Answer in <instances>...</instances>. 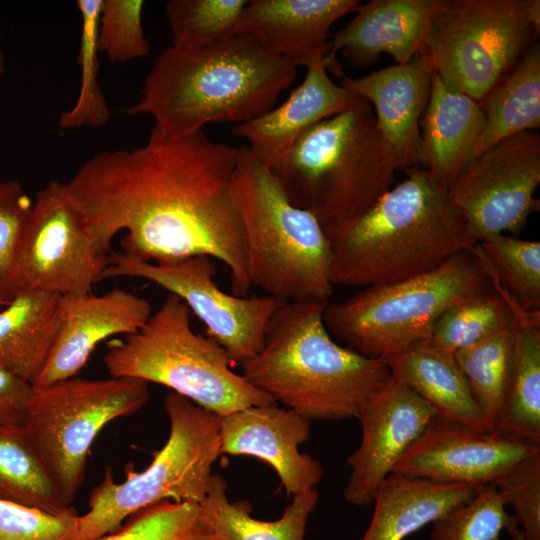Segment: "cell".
Masks as SVG:
<instances>
[{"instance_id": "8fae6325", "label": "cell", "mask_w": 540, "mask_h": 540, "mask_svg": "<svg viewBox=\"0 0 540 540\" xmlns=\"http://www.w3.org/2000/svg\"><path fill=\"white\" fill-rule=\"evenodd\" d=\"M529 0H442L420 53L451 88L482 103L537 42Z\"/></svg>"}, {"instance_id": "cb8c5ba5", "label": "cell", "mask_w": 540, "mask_h": 540, "mask_svg": "<svg viewBox=\"0 0 540 540\" xmlns=\"http://www.w3.org/2000/svg\"><path fill=\"white\" fill-rule=\"evenodd\" d=\"M387 364L391 378L424 399L437 417L480 431L494 430L474 401L454 354L425 340Z\"/></svg>"}, {"instance_id": "f35d334b", "label": "cell", "mask_w": 540, "mask_h": 540, "mask_svg": "<svg viewBox=\"0 0 540 540\" xmlns=\"http://www.w3.org/2000/svg\"><path fill=\"white\" fill-rule=\"evenodd\" d=\"M79 517L73 506L51 513L0 499V540H78Z\"/></svg>"}, {"instance_id": "7a4b0ae2", "label": "cell", "mask_w": 540, "mask_h": 540, "mask_svg": "<svg viewBox=\"0 0 540 540\" xmlns=\"http://www.w3.org/2000/svg\"><path fill=\"white\" fill-rule=\"evenodd\" d=\"M297 67L249 34L197 48L171 45L155 59L140 99L122 112L150 116L153 129L169 136L187 135L210 123H246L274 108L295 80Z\"/></svg>"}, {"instance_id": "d6a6232c", "label": "cell", "mask_w": 540, "mask_h": 540, "mask_svg": "<svg viewBox=\"0 0 540 540\" xmlns=\"http://www.w3.org/2000/svg\"><path fill=\"white\" fill-rule=\"evenodd\" d=\"M474 249L518 308L540 311L539 241L499 234L479 240Z\"/></svg>"}, {"instance_id": "bcb514c9", "label": "cell", "mask_w": 540, "mask_h": 540, "mask_svg": "<svg viewBox=\"0 0 540 540\" xmlns=\"http://www.w3.org/2000/svg\"><path fill=\"white\" fill-rule=\"evenodd\" d=\"M5 305H6V304H4V303H2V302L0 301V309H1L2 307H4Z\"/></svg>"}, {"instance_id": "4316f807", "label": "cell", "mask_w": 540, "mask_h": 540, "mask_svg": "<svg viewBox=\"0 0 540 540\" xmlns=\"http://www.w3.org/2000/svg\"><path fill=\"white\" fill-rule=\"evenodd\" d=\"M511 368L494 430L540 446V311L512 303Z\"/></svg>"}, {"instance_id": "6da1fadb", "label": "cell", "mask_w": 540, "mask_h": 540, "mask_svg": "<svg viewBox=\"0 0 540 540\" xmlns=\"http://www.w3.org/2000/svg\"><path fill=\"white\" fill-rule=\"evenodd\" d=\"M237 147L204 129L169 136L151 129L133 149L102 151L65 182L96 246L109 254L125 231L122 253L168 263L195 255L223 262L232 290L251 288L244 230L232 196Z\"/></svg>"}, {"instance_id": "603a6c76", "label": "cell", "mask_w": 540, "mask_h": 540, "mask_svg": "<svg viewBox=\"0 0 540 540\" xmlns=\"http://www.w3.org/2000/svg\"><path fill=\"white\" fill-rule=\"evenodd\" d=\"M483 126L480 103L433 72L429 101L419 123L420 167L447 188L475 158Z\"/></svg>"}, {"instance_id": "1f68e13d", "label": "cell", "mask_w": 540, "mask_h": 540, "mask_svg": "<svg viewBox=\"0 0 540 540\" xmlns=\"http://www.w3.org/2000/svg\"><path fill=\"white\" fill-rule=\"evenodd\" d=\"M512 326L454 353L474 401L493 429L511 368Z\"/></svg>"}, {"instance_id": "277c9868", "label": "cell", "mask_w": 540, "mask_h": 540, "mask_svg": "<svg viewBox=\"0 0 540 540\" xmlns=\"http://www.w3.org/2000/svg\"><path fill=\"white\" fill-rule=\"evenodd\" d=\"M404 172L402 182L330 239L334 285L368 287L408 279L479 242L446 187L421 167Z\"/></svg>"}, {"instance_id": "8d00e7d4", "label": "cell", "mask_w": 540, "mask_h": 540, "mask_svg": "<svg viewBox=\"0 0 540 540\" xmlns=\"http://www.w3.org/2000/svg\"><path fill=\"white\" fill-rule=\"evenodd\" d=\"M505 507L493 485L481 486L472 500L432 523L429 540H499L504 530L518 525Z\"/></svg>"}, {"instance_id": "60d3db41", "label": "cell", "mask_w": 540, "mask_h": 540, "mask_svg": "<svg viewBox=\"0 0 540 540\" xmlns=\"http://www.w3.org/2000/svg\"><path fill=\"white\" fill-rule=\"evenodd\" d=\"M32 205L19 181L0 182V301L6 305L16 294L11 271Z\"/></svg>"}, {"instance_id": "e0dca14e", "label": "cell", "mask_w": 540, "mask_h": 540, "mask_svg": "<svg viewBox=\"0 0 540 540\" xmlns=\"http://www.w3.org/2000/svg\"><path fill=\"white\" fill-rule=\"evenodd\" d=\"M310 427V420L277 403L250 406L221 417L220 452L266 462L294 497L316 489L323 476L321 464L298 450Z\"/></svg>"}, {"instance_id": "7c38bea8", "label": "cell", "mask_w": 540, "mask_h": 540, "mask_svg": "<svg viewBox=\"0 0 540 540\" xmlns=\"http://www.w3.org/2000/svg\"><path fill=\"white\" fill-rule=\"evenodd\" d=\"M109 254L94 243L65 182L51 180L33 201L12 266V287L15 293L61 297L91 293L104 279Z\"/></svg>"}, {"instance_id": "30bf717a", "label": "cell", "mask_w": 540, "mask_h": 540, "mask_svg": "<svg viewBox=\"0 0 540 540\" xmlns=\"http://www.w3.org/2000/svg\"><path fill=\"white\" fill-rule=\"evenodd\" d=\"M148 385L130 377L75 376L32 387L22 430L67 506H72L85 480L98 434L111 421L142 409L150 399Z\"/></svg>"}, {"instance_id": "ac0fdd59", "label": "cell", "mask_w": 540, "mask_h": 540, "mask_svg": "<svg viewBox=\"0 0 540 540\" xmlns=\"http://www.w3.org/2000/svg\"><path fill=\"white\" fill-rule=\"evenodd\" d=\"M151 314L147 299L124 289L62 297L58 336L31 386L45 387L75 377L99 343L135 333Z\"/></svg>"}, {"instance_id": "d4e9b609", "label": "cell", "mask_w": 540, "mask_h": 540, "mask_svg": "<svg viewBox=\"0 0 540 540\" xmlns=\"http://www.w3.org/2000/svg\"><path fill=\"white\" fill-rule=\"evenodd\" d=\"M477 489L391 473L373 501L374 512L360 540H403L472 500Z\"/></svg>"}, {"instance_id": "83f0119b", "label": "cell", "mask_w": 540, "mask_h": 540, "mask_svg": "<svg viewBox=\"0 0 540 540\" xmlns=\"http://www.w3.org/2000/svg\"><path fill=\"white\" fill-rule=\"evenodd\" d=\"M224 477L214 473L201 507L204 521L218 540H304L306 525L314 511L317 489L296 495L282 516L273 521L251 516L247 501H229Z\"/></svg>"}, {"instance_id": "7402d4cb", "label": "cell", "mask_w": 540, "mask_h": 540, "mask_svg": "<svg viewBox=\"0 0 540 540\" xmlns=\"http://www.w3.org/2000/svg\"><path fill=\"white\" fill-rule=\"evenodd\" d=\"M360 4L359 0H251L237 32L255 37L269 53L304 66L326 58L332 25Z\"/></svg>"}, {"instance_id": "b9f144b4", "label": "cell", "mask_w": 540, "mask_h": 540, "mask_svg": "<svg viewBox=\"0 0 540 540\" xmlns=\"http://www.w3.org/2000/svg\"><path fill=\"white\" fill-rule=\"evenodd\" d=\"M31 393L30 383L0 370V426L23 425Z\"/></svg>"}, {"instance_id": "3957f363", "label": "cell", "mask_w": 540, "mask_h": 540, "mask_svg": "<svg viewBox=\"0 0 540 540\" xmlns=\"http://www.w3.org/2000/svg\"><path fill=\"white\" fill-rule=\"evenodd\" d=\"M328 302H281L260 350L242 375L308 420L357 418L391 378L388 364L335 342L323 314Z\"/></svg>"}, {"instance_id": "484cf974", "label": "cell", "mask_w": 540, "mask_h": 540, "mask_svg": "<svg viewBox=\"0 0 540 540\" xmlns=\"http://www.w3.org/2000/svg\"><path fill=\"white\" fill-rule=\"evenodd\" d=\"M61 323V296L17 292L0 310V370L31 384L50 354Z\"/></svg>"}, {"instance_id": "ab89813d", "label": "cell", "mask_w": 540, "mask_h": 540, "mask_svg": "<svg viewBox=\"0 0 540 540\" xmlns=\"http://www.w3.org/2000/svg\"><path fill=\"white\" fill-rule=\"evenodd\" d=\"M493 486L514 509L527 540H540V451L519 460Z\"/></svg>"}, {"instance_id": "44dd1931", "label": "cell", "mask_w": 540, "mask_h": 540, "mask_svg": "<svg viewBox=\"0 0 540 540\" xmlns=\"http://www.w3.org/2000/svg\"><path fill=\"white\" fill-rule=\"evenodd\" d=\"M304 66L303 82L281 105L232 127V134L246 139L250 151L271 170L308 128L346 110L358 98L332 81L325 58L310 60Z\"/></svg>"}, {"instance_id": "f1b7e54d", "label": "cell", "mask_w": 540, "mask_h": 540, "mask_svg": "<svg viewBox=\"0 0 540 540\" xmlns=\"http://www.w3.org/2000/svg\"><path fill=\"white\" fill-rule=\"evenodd\" d=\"M484 126L475 157L499 141L540 127V45L532 44L511 73L480 103Z\"/></svg>"}, {"instance_id": "ee69618b", "label": "cell", "mask_w": 540, "mask_h": 540, "mask_svg": "<svg viewBox=\"0 0 540 540\" xmlns=\"http://www.w3.org/2000/svg\"><path fill=\"white\" fill-rule=\"evenodd\" d=\"M507 532L510 535V540H527L523 531L519 528L518 525L510 528Z\"/></svg>"}, {"instance_id": "5bb4252c", "label": "cell", "mask_w": 540, "mask_h": 540, "mask_svg": "<svg viewBox=\"0 0 540 540\" xmlns=\"http://www.w3.org/2000/svg\"><path fill=\"white\" fill-rule=\"evenodd\" d=\"M540 135L525 131L505 138L476 156L447 187L453 205L478 240L518 235L539 212Z\"/></svg>"}, {"instance_id": "e575fe53", "label": "cell", "mask_w": 540, "mask_h": 540, "mask_svg": "<svg viewBox=\"0 0 540 540\" xmlns=\"http://www.w3.org/2000/svg\"><path fill=\"white\" fill-rule=\"evenodd\" d=\"M247 0H170L165 6L172 46L197 48L237 32Z\"/></svg>"}, {"instance_id": "8992f818", "label": "cell", "mask_w": 540, "mask_h": 540, "mask_svg": "<svg viewBox=\"0 0 540 540\" xmlns=\"http://www.w3.org/2000/svg\"><path fill=\"white\" fill-rule=\"evenodd\" d=\"M232 196L244 230L248 277L279 302H328L331 242L316 216L294 205L273 171L237 147Z\"/></svg>"}, {"instance_id": "2e32d148", "label": "cell", "mask_w": 540, "mask_h": 540, "mask_svg": "<svg viewBox=\"0 0 540 540\" xmlns=\"http://www.w3.org/2000/svg\"><path fill=\"white\" fill-rule=\"evenodd\" d=\"M436 416L424 399L390 378L357 416L362 437L347 458L350 475L344 499L354 506L372 504L397 462Z\"/></svg>"}, {"instance_id": "7bdbcfd3", "label": "cell", "mask_w": 540, "mask_h": 540, "mask_svg": "<svg viewBox=\"0 0 540 540\" xmlns=\"http://www.w3.org/2000/svg\"><path fill=\"white\" fill-rule=\"evenodd\" d=\"M528 17L537 34H540V1L529 0Z\"/></svg>"}, {"instance_id": "f6af8a7d", "label": "cell", "mask_w": 540, "mask_h": 540, "mask_svg": "<svg viewBox=\"0 0 540 540\" xmlns=\"http://www.w3.org/2000/svg\"><path fill=\"white\" fill-rule=\"evenodd\" d=\"M4 73H5V56H4V51L2 47V39H1V34H0V78L4 75Z\"/></svg>"}, {"instance_id": "5b68a950", "label": "cell", "mask_w": 540, "mask_h": 540, "mask_svg": "<svg viewBox=\"0 0 540 540\" xmlns=\"http://www.w3.org/2000/svg\"><path fill=\"white\" fill-rule=\"evenodd\" d=\"M397 170L373 109L361 97L308 128L272 169L290 201L312 212L329 240L392 188Z\"/></svg>"}, {"instance_id": "ffe728a7", "label": "cell", "mask_w": 540, "mask_h": 540, "mask_svg": "<svg viewBox=\"0 0 540 540\" xmlns=\"http://www.w3.org/2000/svg\"><path fill=\"white\" fill-rule=\"evenodd\" d=\"M432 75L431 64L419 53L408 63L363 77H340L342 87L369 102L377 128L403 171L420 167L419 123L429 101Z\"/></svg>"}, {"instance_id": "d6986e66", "label": "cell", "mask_w": 540, "mask_h": 540, "mask_svg": "<svg viewBox=\"0 0 540 540\" xmlns=\"http://www.w3.org/2000/svg\"><path fill=\"white\" fill-rule=\"evenodd\" d=\"M442 0H371L360 4L355 16L333 33L326 56L327 70L341 77L336 59L343 58L354 69H366L379 62L383 53L396 64H405L422 48L430 22Z\"/></svg>"}, {"instance_id": "74e56055", "label": "cell", "mask_w": 540, "mask_h": 540, "mask_svg": "<svg viewBox=\"0 0 540 540\" xmlns=\"http://www.w3.org/2000/svg\"><path fill=\"white\" fill-rule=\"evenodd\" d=\"M143 0H103L98 48L113 64L127 63L150 53L142 26Z\"/></svg>"}, {"instance_id": "52a82bcc", "label": "cell", "mask_w": 540, "mask_h": 540, "mask_svg": "<svg viewBox=\"0 0 540 540\" xmlns=\"http://www.w3.org/2000/svg\"><path fill=\"white\" fill-rule=\"evenodd\" d=\"M190 309L169 294L135 333L113 340L104 354L111 377L166 386L219 416L277 403L231 369L227 352L192 329Z\"/></svg>"}, {"instance_id": "836d02e7", "label": "cell", "mask_w": 540, "mask_h": 540, "mask_svg": "<svg viewBox=\"0 0 540 540\" xmlns=\"http://www.w3.org/2000/svg\"><path fill=\"white\" fill-rule=\"evenodd\" d=\"M103 0H77L81 16V39L78 64L81 82L77 100L59 118L61 129L98 128L105 125L111 113L98 82V25Z\"/></svg>"}, {"instance_id": "9a60e30c", "label": "cell", "mask_w": 540, "mask_h": 540, "mask_svg": "<svg viewBox=\"0 0 540 540\" xmlns=\"http://www.w3.org/2000/svg\"><path fill=\"white\" fill-rule=\"evenodd\" d=\"M540 446L499 431H480L434 417L392 473L441 484L493 485Z\"/></svg>"}, {"instance_id": "ba28073f", "label": "cell", "mask_w": 540, "mask_h": 540, "mask_svg": "<svg viewBox=\"0 0 540 540\" xmlns=\"http://www.w3.org/2000/svg\"><path fill=\"white\" fill-rule=\"evenodd\" d=\"M491 289V274L472 247L429 272L368 286L343 302L327 304L323 320L345 347L387 363L427 340L448 308Z\"/></svg>"}, {"instance_id": "f546056e", "label": "cell", "mask_w": 540, "mask_h": 540, "mask_svg": "<svg viewBox=\"0 0 540 540\" xmlns=\"http://www.w3.org/2000/svg\"><path fill=\"white\" fill-rule=\"evenodd\" d=\"M488 270L493 289L458 302L443 312L427 342L454 354L513 324L511 298Z\"/></svg>"}, {"instance_id": "4fadbf2b", "label": "cell", "mask_w": 540, "mask_h": 540, "mask_svg": "<svg viewBox=\"0 0 540 540\" xmlns=\"http://www.w3.org/2000/svg\"><path fill=\"white\" fill-rule=\"evenodd\" d=\"M215 272L213 258L207 255L153 263L111 251L104 278H144L176 295L203 322L207 336L227 352L232 363L242 364L262 347L281 302L267 295L226 293L214 281Z\"/></svg>"}, {"instance_id": "4dcf8cb0", "label": "cell", "mask_w": 540, "mask_h": 540, "mask_svg": "<svg viewBox=\"0 0 540 540\" xmlns=\"http://www.w3.org/2000/svg\"><path fill=\"white\" fill-rule=\"evenodd\" d=\"M0 499L58 513L67 506L21 427L0 426Z\"/></svg>"}, {"instance_id": "d590c367", "label": "cell", "mask_w": 540, "mask_h": 540, "mask_svg": "<svg viewBox=\"0 0 540 540\" xmlns=\"http://www.w3.org/2000/svg\"><path fill=\"white\" fill-rule=\"evenodd\" d=\"M100 540H217L199 504L165 500L129 516Z\"/></svg>"}, {"instance_id": "9c48e42d", "label": "cell", "mask_w": 540, "mask_h": 540, "mask_svg": "<svg viewBox=\"0 0 540 540\" xmlns=\"http://www.w3.org/2000/svg\"><path fill=\"white\" fill-rule=\"evenodd\" d=\"M164 408L170 422L167 442L147 468L136 472L132 467L121 483L106 468L90 493L88 512L79 517L78 540H100L133 513L161 501L200 504L205 498L221 455V416L172 391Z\"/></svg>"}]
</instances>
